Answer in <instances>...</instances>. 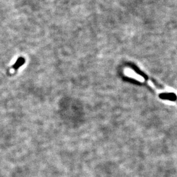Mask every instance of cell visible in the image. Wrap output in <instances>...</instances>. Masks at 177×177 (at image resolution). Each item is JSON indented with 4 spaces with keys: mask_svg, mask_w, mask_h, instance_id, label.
I'll use <instances>...</instances> for the list:
<instances>
[{
    "mask_svg": "<svg viewBox=\"0 0 177 177\" xmlns=\"http://www.w3.org/2000/svg\"><path fill=\"white\" fill-rule=\"evenodd\" d=\"M25 62V59L24 57L20 56L18 58L16 63L11 67V69H13L14 71H17L21 66L24 65Z\"/></svg>",
    "mask_w": 177,
    "mask_h": 177,
    "instance_id": "obj_2",
    "label": "cell"
},
{
    "mask_svg": "<svg viewBox=\"0 0 177 177\" xmlns=\"http://www.w3.org/2000/svg\"><path fill=\"white\" fill-rule=\"evenodd\" d=\"M133 69H134V71L137 73L138 74H139L140 75H141L142 77L144 78V79H148V77H147L146 75H145L144 74L142 73L141 71H140L138 69V68H137V67H133Z\"/></svg>",
    "mask_w": 177,
    "mask_h": 177,
    "instance_id": "obj_3",
    "label": "cell"
},
{
    "mask_svg": "<svg viewBox=\"0 0 177 177\" xmlns=\"http://www.w3.org/2000/svg\"><path fill=\"white\" fill-rule=\"evenodd\" d=\"M159 97L162 99H168V100L173 101H175L177 99V95L173 93H162L159 95Z\"/></svg>",
    "mask_w": 177,
    "mask_h": 177,
    "instance_id": "obj_1",
    "label": "cell"
}]
</instances>
